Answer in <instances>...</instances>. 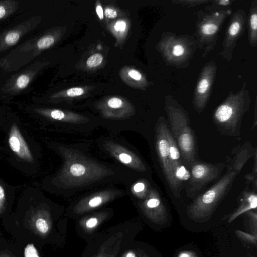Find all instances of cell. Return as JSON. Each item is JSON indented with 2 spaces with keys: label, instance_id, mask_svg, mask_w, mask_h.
Listing matches in <instances>:
<instances>
[{
  "label": "cell",
  "instance_id": "obj_1",
  "mask_svg": "<svg viewBox=\"0 0 257 257\" xmlns=\"http://www.w3.org/2000/svg\"><path fill=\"white\" fill-rule=\"evenodd\" d=\"M49 147L58 152L64 163L55 175L44 179L39 186L51 192L77 189L98 182L114 175L109 167L91 159L75 149L55 143Z\"/></svg>",
  "mask_w": 257,
  "mask_h": 257
},
{
  "label": "cell",
  "instance_id": "obj_2",
  "mask_svg": "<svg viewBox=\"0 0 257 257\" xmlns=\"http://www.w3.org/2000/svg\"><path fill=\"white\" fill-rule=\"evenodd\" d=\"M24 123L8 111L0 118V158L27 176L40 168L41 148Z\"/></svg>",
  "mask_w": 257,
  "mask_h": 257
},
{
  "label": "cell",
  "instance_id": "obj_3",
  "mask_svg": "<svg viewBox=\"0 0 257 257\" xmlns=\"http://www.w3.org/2000/svg\"><path fill=\"white\" fill-rule=\"evenodd\" d=\"M239 173L226 170L219 180L206 191L202 192L187 206L186 212L189 217L201 220L210 217L222 199L229 191Z\"/></svg>",
  "mask_w": 257,
  "mask_h": 257
},
{
  "label": "cell",
  "instance_id": "obj_4",
  "mask_svg": "<svg viewBox=\"0 0 257 257\" xmlns=\"http://www.w3.org/2000/svg\"><path fill=\"white\" fill-rule=\"evenodd\" d=\"M168 119V125L179 149L182 162L189 170L192 164L198 160L194 131L188 119L180 112H171Z\"/></svg>",
  "mask_w": 257,
  "mask_h": 257
},
{
  "label": "cell",
  "instance_id": "obj_5",
  "mask_svg": "<svg viewBox=\"0 0 257 257\" xmlns=\"http://www.w3.org/2000/svg\"><path fill=\"white\" fill-rule=\"evenodd\" d=\"M225 167L224 162L212 164L196 160L189 170L188 180L185 186L187 196L195 199L207 184L221 177Z\"/></svg>",
  "mask_w": 257,
  "mask_h": 257
},
{
  "label": "cell",
  "instance_id": "obj_6",
  "mask_svg": "<svg viewBox=\"0 0 257 257\" xmlns=\"http://www.w3.org/2000/svg\"><path fill=\"white\" fill-rule=\"evenodd\" d=\"M169 127L164 119L160 118L155 127V148L165 179L174 196L181 197L182 184L174 176L170 162L169 144L168 139Z\"/></svg>",
  "mask_w": 257,
  "mask_h": 257
},
{
  "label": "cell",
  "instance_id": "obj_7",
  "mask_svg": "<svg viewBox=\"0 0 257 257\" xmlns=\"http://www.w3.org/2000/svg\"><path fill=\"white\" fill-rule=\"evenodd\" d=\"M25 110L36 125L41 129L53 126L56 122L78 123L86 120L82 116L58 109L30 107Z\"/></svg>",
  "mask_w": 257,
  "mask_h": 257
},
{
  "label": "cell",
  "instance_id": "obj_8",
  "mask_svg": "<svg viewBox=\"0 0 257 257\" xmlns=\"http://www.w3.org/2000/svg\"><path fill=\"white\" fill-rule=\"evenodd\" d=\"M140 208L144 215L151 222L162 224L166 221V208L158 191L151 187L145 199L140 202Z\"/></svg>",
  "mask_w": 257,
  "mask_h": 257
},
{
  "label": "cell",
  "instance_id": "obj_9",
  "mask_svg": "<svg viewBox=\"0 0 257 257\" xmlns=\"http://www.w3.org/2000/svg\"><path fill=\"white\" fill-rule=\"evenodd\" d=\"M103 146L111 156L130 169L139 172L147 171L146 166L138 155L121 144L106 140Z\"/></svg>",
  "mask_w": 257,
  "mask_h": 257
},
{
  "label": "cell",
  "instance_id": "obj_10",
  "mask_svg": "<svg viewBox=\"0 0 257 257\" xmlns=\"http://www.w3.org/2000/svg\"><path fill=\"white\" fill-rule=\"evenodd\" d=\"M124 192L119 189H108L97 191L79 200L74 206L73 212L82 214L99 208L123 195Z\"/></svg>",
  "mask_w": 257,
  "mask_h": 257
},
{
  "label": "cell",
  "instance_id": "obj_11",
  "mask_svg": "<svg viewBox=\"0 0 257 257\" xmlns=\"http://www.w3.org/2000/svg\"><path fill=\"white\" fill-rule=\"evenodd\" d=\"M35 205L30 207V226L37 235L45 237L52 229L51 215L45 203H36Z\"/></svg>",
  "mask_w": 257,
  "mask_h": 257
},
{
  "label": "cell",
  "instance_id": "obj_12",
  "mask_svg": "<svg viewBox=\"0 0 257 257\" xmlns=\"http://www.w3.org/2000/svg\"><path fill=\"white\" fill-rule=\"evenodd\" d=\"M256 148H253L249 141L235 147L226 158L227 170L239 173L248 160L253 157Z\"/></svg>",
  "mask_w": 257,
  "mask_h": 257
},
{
  "label": "cell",
  "instance_id": "obj_13",
  "mask_svg": "<svg viewBox=\"0 0 257 257\" xmlns=\"http://www.w3.org/2000/svg\"><path fill=\"white\" fill-rule=\"evenodd\" d=\"M257 207L256 190L247 186L242 192L237 208L229 215L228 222H233L240 215Z\"/></svg>",
  "mask_w": 257,
  "mask_h": 257
},
{
  "label": "cell",
  "instance_id": "obj_14",
  "mask_svg": "<svg viewBox=\"0 0 257 257\" xmlns=\"http://www.w3.org/2000/svg\"><path fill=\"white\" fill-rule=\"evenodd\" d=\"M168 139L169 144L171 167L174 176L182 184V177L184 176L185 174H189V172L185 167L182 162L179 149L171 134L169 128L168 132Z\"/></svg>",
  "mask_w": 257,
  "mask_h": 257
},
{
  "label": "cell",
  "instance_id": "obj_15",
  "mask_svg": "<svg viewBox=\"0 0 257 257\" xmlns=\"http://www.w3.org/2000/svg\"><path fill=\"white\" fill-rule=\"evenodd\" d=\"M109 212L100 211L87 216L79 222L82 228L88 233L95 230L109 216Z\"/></svg>",
  "mask_w": 257,
  "mask_h": 257
},
{
  "label": "cell",
  "instance_id": "obj_16",
  "mask_svg": "<svg viewBox=\"0 0 257 257\" xmlns=\"http://www.w3.org/2000/svg\"><path fill=\"white\" fill-rule=\"evenodd\" d=\"M18 188L9 184L0 177V215L6 212L9 202L16 195Z\"/></svg>",
  "mask_w": 257,
  "mask_h": 257
},
{
  "label": "cell",
  "instance_id": "obj_17",
  "mask_svg": "<svg viewBox=\"0 0 257 257\" xmlns=\"http://www.w3.org/2000/svg\"><path fill=\"white\" fill-rule=\"evenodd\" d=\"M150 188L149 183L146 180L142 179L131 185V192L136 198L143 200L148 195Z\"/></svg>",
  "mask_w": 257,
  "mask_h": 257
},
{
  "label": "cell",
  "instance_id": "obj_18",
  "mask_svg": "<svg viewBox=\"0 0 257 257\" xmlns=\"http://www.w3.org/2000/svg\"><path fill=\"white\" fill-rule=\"evenodd\" d=\"M254 161L252 170L246 174L244 177L246 184H252L253 188L257 190V150L255 149L253 156Z\"/></svg>",
  "mask_w": 257,
  "mask_h": 257
},
{
  "label": "cell",
  "instance_id": "obj_19",
  "mask_svg": "<svg viewBox=\"0 0 257 257\" xmlns=\"http://www.w3.org/2000/svg\"><path fill=\"white\" fill-rule=\"evenodd\" d=\"M55 42L52 36L47 35L41 38L37 42L36 46L39 50H44L51 47Z\"/></svg>",
  "mask_w": 257,
  "mask_h": 257
},
{
  "label": "cell",
  "instance_id": "obj_20",
  "mask_svg": "<svg viewBox=\"0 0 257 257\" xmlns=\"http://www.w3.org/2000/svg\"><path fill=\"white\" fill-rule=\"evenodd\" d=\"M20 38V33L17 31H12L8 33L4 38L5 44L7 46H11L16 44Z\"/></svg>",
  "mask_w": 257,
  "mask_h": 257
},
{
  "label": "cell",
  "instance_id": "obj_21",
  "mask_svg": "<svg viewBox=\"0 0 257 257\" xmlns=\"http://www.w3.org/2000/svg\"><path fill=\"white\" fill-rule=\"evenodd\" d=\"M235 232V234L240 240L244 241L247 243L253 244L254 245H256V236L239 230H236Z\"/></svg>",
  "mask_w": 257,
  "mask_h": 257
},
{
  "label": "cell",
  "instance_id": "obj_22",
  "mask_svg": "<svg viewBox=\"0 0 257 257\" xmlns=\"http://www.w3.org/2000/svg\"><path fill=\"white\" fill-rule=\"evenodd\" d=\"M30 81V77L26 74H23L20 75L16 79L15 83V87L19 90L25 88Z\"/></svg>",
  "mask_w": 257,
  "mask_h": 257
},
{
  "label": "cell",
  "instance_id": "obj_23",
  "mask_svg": "<svg viewBox=\"0 0 257 257\" xmlns=\"http://www.w3.org/2000/svg\"><path fill=\"white\" fill-rule=\"evenodd\" d=\"M250 221L251 231L253 235L256 236L257 232V214L256 211L250 210L245 213Z\"/></svg>",
  "mask_w": 257,
  "mask_h": 257
},
{
  "label": "cell",
  "instance_id": "obj_24",
  "mask_svg": "<svg viewBox=\"0 0 257 257\" xmlns=\"http://www.w3.org/2000/svg\"><path fill=\"white\" fill-rule=\"evenodd\" d=\"M103 56L99 53H95L90 56L86 61V64L90 67H94L99 65L103 61Z\"/></svg>",
  "mask_w": 257,
  "mask_h": 257
},
{
  "label": "cell",
  "instance_id": "obj_25",
  "mask_svg": "<svg viewBox=\"0 0 257 257\" xmlns=\"http://www.w3.org/2000/svg\"><path fill=\"white\" fill-rule=\"evenodd\" d=\"M107 105L110 109H119L123 106V102L119 98L112 97L108 100Z\"/></svg>",
  "mask_w": 257,
  "mask_h": 257
},
{
  "label": "cell",
  "instance_id": "obj_26",
  "mask_svg": "<svg viewBox=\"0 0 257 257\" xmlns=\"http://www.w3.org/2000/svg\"><path fill=\"white\" fill-rule=\"evenodd\" d=\"M25 257H39L38 252L33 244H28L24 249Z\"/></svg>",
  "mask_w": 257,
  "mask_h": 257
},
{
  "label": "cell",
  "instance_id": "obj_27",
  "mask_svg": "<svg viewBox=\"0 0 257 257\" xmlns=\"http://www.w3.org/2000/svg\"><path fill=\"white\" fill-rule=\"evenodd\" d=\"M217 27L213 24H207L202 27V31L205 34H212L216 32Z\"/></svg>",
  "mask_w": 257,
  "mask_h": 257
},
{
  "label": "cell",
  "instance_id": "obj_28",
  "mask_svg": "<svg viewBox=\"0 0 257 257\" xmlns=\"http://www.w3.org/2000/svg\"><path fill=\"white\" fill-rule=\"evenodd\" d=\"M84 90L80 87H73L66 91V94L69 97H76L82 95Z\"/></svg>",
  "mask_w": 257,
  "mask_h": 257
},
{
  "label": "cell",
  "instance_id": "obj_29",
  "mask_svg": "<svg viewBox=\"0 0 257 257\" xmlns=\"http://www.w3.org/2000/svg\"><path fill=\"white\" fill-rule=\"evenodd\" d=\"M209 83L206 79H202L200 81L197 87V91L200 93H204L207 90Z\"/></svg>",
  "mask_w": 257,
  "mask_h": 257
},
{
  "label": "cell",
  "instance_id": "obj_30",
  "mask_svg": "<svg viewBox=\"0 0 257 257\" xmlns=\"http://www.w3.org/2000/svg\"><path fill=\"white\" fill-rule=\"evenodd\" d=\"M117 252V251H114L112 252H108L107 250L106 252L105 248H102L95 257H116Z\"/></svg>",
  "mask_w": 257,
  "mask_h": 257
},
{
  "label": "cell",
  "instance_id": "obj_31",
  "mask_svg": "<svg viewBox=\"0 0 257 257\" xmlns=\"http://www.w3.org/2000/svg\"><path fill=\"white\" fill-rule=\"evenodd\" d=\"M126 27V24L125 21L119 20L116 22L114 25V29L116 31L123 32Z\"/></svg>",
  "mask_w": 257,
  "mask_h": 257
},
{
  "label": "cell",
  "instance_id": "obj_32",
  "mask_svg": "<svg viewBox=\"0 0 257 257\" xmlns=\"http://www.w3.org/2000/svg\"><path fill=\"white\" fill-rule=\"evenodd\" d=\"M239 28V24L237 22H234L230 26L229 32L231 35H235L238 32Z\"/></svg>",
  "mask_w": 257,
  "mask_h": 257
},
{
  "label": "cell",
  "instance_id": "obj_33",
  "mask_svg": "<svg viewBox=\"0 0 257 257\" xmlns=\"http://www.w3.org/2000/svg\"><path fill=\"white\" fill-rule=\"evenodd\" d=\"M128 74L131 78L135 80H140L142 78L141 73L136 70L131 69L128 71Z\"/></svg>",
  "mask_w": 257,
  "mask_h": 257
},
{
  "label": "cell",
  "instance_id": "obj_34",
  "mask_svg": "<svg viewBox=\"0 0 257 257\" xmlns=\"http://www.w3.org/2000/svg\"><path fill=\"white\" fill-rule=\"evenodd\" d=\"M104 14L107 18L111 19L115 18L117 15L116 11L114 9L110 8L105 9Z\"/></svg>",
  "mask_w": 257,
  "mask_h": 257
},
{
  "label": "cell",
  "instance_id": "obj_35",
  "mask_svg": "<svg viewBox=\"0 0 257 257\" xmlns=\"http://www.w3.org/2000/svg\"><path fill=\"white\" fill-rule=\"evenodd\" d=\"M177 257H197V255L193 251L186 250L179 252Z\"/></svg>",
  "mask_w": 257,
  "mask_h": 257
},
{
  "label": "cell",
  "instance_id": "obj_36",
  "mask_svg": "<svg viewBox=\"0 0 257 257\" xmlns=\"http://www.w3.org/2000/svg\"><path fill=\"white\" fill-rule=\"evenodd\" d=\"M184 48L180 45H176L173 49V54L174 55L179 56L184 53Z\"/></svg>",
  "mask_w": 257,
  "mask_h": 257
},
{
  "label": "cell",
  "instance_id": "obj_37",
  "mask_svg": "<svg viewBox=\"0 0 257 257\" xmlns=\"http://www.w3.org/2000/svg\"><path fill=\"white\" fill-rule=\"evenodd\" d=\"M96 13L100 19H103L104 12L102 6L100 4H98L96 7Z\"/></svg>",
  "mask_w": 257,
  "mask_h": 257
},
{
  "label": "cell",
  "instance_id": "obj_38",
  "mask_svg": "<svg viewBox=\"0 0 257 257\" xmlns=\"http://www.w3.org/2000/svg\"><path fill=\"white\" fill-rule=\"evenodd\" d=\"M250 24L252 28L256 30L257 28V15L256 14L252 15L250 18Z\"/></svg>",
  "mask_w": 257,
  "mask_h": 257
},
{
  "label": "cell",
  "instance_id": "obj_39",
  "mask_svg": "<svg viewBox=\"0 0 257 257\" xmlns=\"http://www.w3.org/2000/svg\"><path fill=\"white\" fill-rule=\"evenodd\" d=\"M7 10L6 6L3 4H0V19L4 18L7 15Z\"/></svg>",
  "mask_w": 257,
  "mask_h": 257
},
{
  "label": "cell",
  "instance_id": "obj_40",
  "mask_svg": "<svg viewBox=\"0 0 257 257\" xmlns=\"http://www.w3.org/2000/svg\"><path fill=\"white\" fill-rule=\"evenodd\" d=\"M121 257H137V255L134 250H129L124 252Z\"/></svg>",
  "mask_w": 257,
  "mask_h": 257
},
{
  "label": "cell",
  "instance_id": "obj_41",
  "mask_svg": "<svg viewBox=\"0 0 257 257\" xmlns=\"http://www.w3.org/2000/svg\"><path fill=\"white\" fill-rule=\"evenodd\" d=\"M137 254L139 257H149L141 250L138 249L137 250Z\"/></svg>",
  "mask_w": 257,
  "mask_h": 257
},
{
  "label": "cell",
  "instance_id": "obj_42",
  "mask_svg": "<svg viewBox=\"0 0 257 257\" xmlns=\"http://www.w3.org/2000/svg\"><path fill=\"white\" fill-rule=\"evenodd\" d=\"M0 257H13L12 255L6 253V252H3L0 253Z\"/></svg>",
  "mask_w": 257,
  "mask_h": 257
},
{
  "label": "cell",
  "instance_id": "obj_43",
  "mask_svg": "<svg viewBox=\"0 0 257 257\" xmlns=\"http://www.w3.org/2000/svg\"><path fill=\"white\" fill-rule=\"evenodd\" d=\"M7 111V110L4 108H0V118Z\"/></svg>",
  "mask_w": 257,
  "mask_h": 257
},
{
  "label": "cell",
  "instance_id": "obj_44",
  "mask_svg": "<svg viewBox=\"0 0 257 257\" xmlns=\"http://www.w3.org/2000/svg\"><path fill=\"white\" fill-rule=\"evenodd\" d=\"M219 3L221 5H226L229 3V1H220Z\"/></svg>",
  "mask_w": 257,
  "mask_h": 257
}]
</instances>
